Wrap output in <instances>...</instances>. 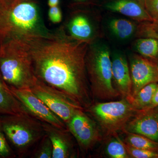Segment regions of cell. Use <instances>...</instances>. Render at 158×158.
<instances>
[{"label":"cell","mask_w":158,"mask_h":158,"mask_svg":"<svg viewBox=\"0 0 158 158\" xmlns=\"http://www.w3.org/2000/svg\"><path fill=\"white\" fill-rule=\"evenodd\" d=\"M38 80L62 91L83 107L90 104L86 56L90 43L75 39L62 26L48 36L21 40Z\"/></svg>","instance_id":"cell-1"},{"label":"cell","mask_w":158,"mask_h":158,"mask_svg":"<svg viewBox=\"0 0 158 158\" xmlns=\"http://www.w3.org/2000/svg\"><path fill=\"white\" fill-rule=\"evenodd\" d=\"M36 0H15L0 4V45L11 40L50 34Z\"/></svg>","instance_id":"cell-2"},{"label":"cell","mask_w":158,"mask_h":158,"mask_svg":"<svg viewBox=\"0 0 158 158\" xmlns=\"http://www.w3.org/2000/svg\"><path fill=\"white\" fill-rule=\"evenodd\" d=\"M0 73L9 87L31 89L38 79L28 51L19 40L0 45Z\"/></svg>","instance_id":"cell-3"},{"label":"cell","mask_w":158,"mask_h":158,"mask_svg":"<svg viewBox=\"0 0 158 158\" xmlns=\"http://www.w3.org/2000/svg\"><path fill=\"white\" fill-rule=\"evenodd\" d=\"M86 67L90 90L94 97L110 100L120 96L113 84L112 60L107 46L90 43L86 54Z\"/></svg>","instance_id":"cell-4"},{"label":"cell","mask_w":158,"mask_h":158,"mask_svg":"<svg viewBox=\"0 0 158 158\" xmlns=\"http://www.w3.org/2000/svg\"><path fill=\"white\" fill-rule=\"evenodd\" d=\"M0 131L19 153L28 149L45 134L42 123L28 113L0 116Z\"/></svg>","instance_id":"cell-5"},{"label":"cell","mask_w":158,"mask_h":158,"mask_svg":"<svg viewBox=\"0 0 158 158\" xmlns=\"http://www.w3.org/2000/svg\"><path fill=\"white\" fill-rule=\"evenodd\" d=\"M90 113L108 135L123 131L128 123L138 112L126 98L98 103L89 109Z\"/></svg>","instance_id":"cell-6"},{"label":"cell","mask_w":158,"mask_h":158,"mask_svg":"<svg viewBox=\"0 0 158 158\" xmlns=\"http://www.w3.org/2000/svg\"><path fill=\"white\" fill-rule=\"evenodd\" d=\"M31 90L55 114L67 123L75 113L83 110L81 105L62 91L38 80Z\"/></svg>","instance_id":"cell-7"},{"label":"cell","mask_w":158,"mask_h":158,"mask_svg":"<svg viewBox=\"0 0 158 158\" xmlns=\"http://www.w3.org/2000/svg\"><path fill=\"white\" fill-rule=\"evenodd\" d=\"M10 88L15 96L31 116L42 123L52 125L61 130H65V123L52 112L40 99L33 93L31 89Z\"/></svg>","instance_id":"cell-8"},{"label":"cell","mask_w":158,"mask_h":158,"mask_svg":"<svg viewBox=\"0 0 158 158\" xmlns=\"http://www.w3.org/2000/svg\"><path fill=\"white\" fill-rule=\"evenodd\" d=\"M71 133L81 148L88 150L100 139L99 132L95 123L79 110L67 123Z\"/></svg>","instance_id":"cell-9"},{"label":"cell","mask_w":158,"mask_h":158,"mask_svg":"<svg viewBox=\"0 0 158 158\" xmlns=\"http://www.w3.org/2000/svg\"><path fill=\"white\" fill-rule=\"evenodd\" d=\"M130 65L132 82L131 96L150 83H158V69L155 61L135 54L131 57Z\"/></svg>","instance_id":"cell-10"},{"label":"cell","mask_w":158,"mask_h":158,"mask_svg":"<svg viewBox=\"0 0 158 158\" xmlns=\"http://www.w3.org/2000/svg\"><path fill=\"white\" fill-rule=\"evenodd\" d=\"M124 131L141 135L158 142V107L138 111Z\"/></svg>","instance_id":"cell-11"},{"label":"cell","mask_w":158,"mask_h":158,"mask_svg":"<svg viewBox=\"0 0 158 158\" xmlns=\"http://www.w3.org/2000/svg\"><path fill=\"white\" fill-rule=\"evenodd\" d=\"M112 71L114 87L124 98L130 97L132 82L128 63L123 55L115 54L112 60Z\"/></svg>","instance_id":"cell-12"},{"label":"cell","mask_w":158,"mask_h":158,"mask_svg":"<svg viewBox=\"0 0 158 158\" xmlns=\"http://www.w3.org/2000/svg\"><path fill=\"white\" fill-rule=\"evenodd\" d=\"M105 8L138 21L151 23L154 20L144 5L137 0H114L106 4Z\"/></svg>","instance_id":"cell-13"},{"label":"cell","mask_w":158,"mask_h":158,"mask_svg":"<svg viewBox=\"0 0 158 158\" xmlns=\"http://www.w3.org/2000/svg\"><path fill=\"white\" fill-rule=\"evenodd\" d=\"M66 33L75 39L90 43L94 37V26L89 17L84 13L73 15L65 26H62Z\"/></svg>","instance_id":"cell-14"},{"label":"cell","mask_w":158,"mask_h":158,"mask_svg":"<svg viewBox=\"0 0 158 158\" xmlns=\"http://www.w3.org/2000/svg\"><path fill=\"white\" fill-rule=\"evenodd\" d=\"M45 135L50 139L53 146L52 158H67L70 156V145L68 138L61 130L45 123H43Z\"/></svg>","instance_id":"cell-15"},{"label":"cell","mask_w":158,"mask_h":158,"mask_svg":"<svg viewBox=\"0 0 158 158\" xmlns=\"http://www.w3.org/2000/svg\"><path fill=\"white\" fill-rule=\"evenodd\" d=\"M22 113H28L0 73V116Z\"/></svg>","instance_id":"cell-16"},{"label":"cell","mask_w":158,"mask_h":158,"mask_svg":"<svg viewBox=\"0 0 158 158\" xmlns=\"http://www.w3.org/2000/svg\"><path fill=\"white\" fill-rule=\"evenodd\" d=\"M158 83H152L144 86L135 95L127 98L128 101L138 111L145 110L150 104Z\"/></svg>","instance_id":"cell-17"},{"label":"cell","mask_w":158,"mask_h":158,"mask_svg":"<svg viewBox=\"0 0 158 158\" xmlns=\"http://www.w3.org/2000/svg\"><path fill=\"white\" fill-rule=\"evenodd\" d=\"M135 50L139 55L157 62L158 61V40L146 37L136 40Z\"/></svg>","instance_id":"cell-18"},{"label":"cell","mask_w":158,"mask_h":158,"mask_svg":"<svg viewBox=\"0 0 158 158\" xmlns=\"http://www.w3.org/2000/svg\"><path fill=\"white\" fill-rule=\"evenodd\" d=\"M109 27L113 34L121 40L131 38L137 29L135 23L123 19L111 20L109 23Z\"/></svg>","instance_id":"cell-19"},{"label":"cell","mask_w":158,"mask_h":158,"mask_svg":"<svg viewBox=\"0 0 158 158\" xmlns=\"http://www.w3.org/2000/svg\"><path fill=\"white\" fill-rule=\"evenodd\" d=\"M126 132L124 142L129 145L139 149L148 150L158 152V142L135 133Z\"/></svg>","instance_id":"cell-20"},{"label":"cell","mask_w":158,"mask_h":158,"mask_svg":"<svg viewBox=\"0 0 158 158\" xmlns=\"http://www.w3.org/2000/svg\"><path fill=\"white\" fill-rule=\"evenodd\" d=\"M106 153L112 158H129L123 141L119 138H116L110 141L106 147Z\"/></svg>","instance_id":"cell-21"},{"label":"cell","mask_w":158,"mask_h":158,"mask_svg":"<svg viewBox=\"0 0 158 158\" xmlns=\"http://www.w3.org/2000/svg\"><path fill=\"white\" fill-rule=\"evenodd\" d=\"M126 149L131 158H158V152L148 150L139 149L133 147L123 141Z\"/></svg>","instance_id":"cell-22"},{"label":"cell","mask_w":158,"mask_h":158,"mask_svg":"<svg viewBox=\"0 0 158 158\" xmlns=\"http://www.w3.org/2000/svg\"><path fill=\"white\" fill-rule=\"evenodd\" d=\"M35 152L34 156L37 158H51L52 157L53 146L50 139L46 135Z\"/></svg>","instance_id":"cell-23"},{"label":"cell","mask_w":158,"mask_h":158,"mask_svg":"<svg viewBox=\"0 0 158 158\" xmlns=\"http://www.w3.org/2000/svg\"><path fill=\"white\" fill-rule=\"evenodd\" d=\"M9 142L0 131V158H10L14 156Z\"/></svg>","instance_id":"cell-24"},{"label":"cell","mask_w":158,"mask_h":158,"mask_svg":"<svg viewBox=\"0 0 158 158\" xmlns=\"http://www.w3.org/2000/svg\"><path fill=\"white\" fill-rule=\"evenodd\" d=\"M48 16L49 19L53 23H59L62 21V10L59 6L51 7L49 9Z\"/></svg>","instance_id":"cell-25"},{"label":"cell","mask_w":158,"mask_h":158,"mask_svg":"<svg viewBox=\"0 0 158 158\" xmlns=\"http://www.w3.org/2000/svg\"><path fill=\"white\" fill-rule=\"evenodd\" d=\"M144 6L153 20L158 17V0H145Z\"/></svg>","instance_id":"cell-26"},{"label":"cell","mask_w":158,"mask_h":158,"mask_svg":"<svg viewBox=\"0 0 158 158\" xmlns=\"http://www.w3.org/2000/svg\"><path fill=\"white\" fill-rule=\"evenodd\" d=\"M141 29V31H140V33H142L144 36H146V37L156 38L158 40V34L150 29L147 25H144Z\"/></svg>","instance_id":"cell-27"},{"label":"cell","mask_w":158,"mask_h":158,"mask_svg":"<svg viewBox=\"0 0 158 158\" xmlns=\"http://www.w3.org/2000/svg\"><path fill=\"white\" fill-rule=\"evenodd\" d=\"M157 107H158V86L156 88L155 91L154 93L153 96L152 100L150 104L144 110H149V109Z\"/></svg>","instance_id":"cell-28"},{"label":"cell","mask_w":158,"mask_h":158,"mask_svg":"<svg viewBox=\"0 0 158 158\" xmlns=\"http://www.w3.org/2000/svg\"><path fill=\"white\" fill-rule=\"evenodd\" d=\"M147 26L152 31L158 34V17L154 20L151 23L148 24Z\"/></svg>","instance_id":"cell-29"},{"label":"cell","mask_w":158,"mask_h":158,"mask_svg":"<svg viewBox=\"0 0 158 158\" xmlns=\"http://www.w3.org/2000/svg\"><path fill=\"white\" fill-rule=\"evenodd\" d=\"M60 0H48V5L49 8L59 6Z\"/></svg>","instance_id":"cell-30"},{"label":"cell","mask_w":158,"mask_h":158,"mask_svg":"<svg viewBox=\"0 0 158 158\" xmlns=\"http://www.w3.org/2000/svg\"><path fill=\"white\" fill-rule=\"evenodd\" d=\"M14 1L15 0H0V4L2 5H8Z\"/></svg>","instance_id":"cell-31"},{"label":"cell","mask_w":158,"mask_h":158,"mask_svg":"<svg viewBox=\"0 0 158 158\" xmlns=\"http://www.w3.org/2000/svg\"><path fill=\"white\" fill-rule=\"evenodd\" d=\"M73 1L77 3H82L85 2L88 0H73Z\"/></svg>","instance_id":"cell-32"},{"label":"cell","mask_w":158,"mask_h":158,"mask_svg":"<svg viewBox=\"0 0 158 158\" xmlns=\"http://www.w3.org/2000/svg\"><path fill=\"white\" fill-rule=\"evenodd\" d=\"M157 65L158 69V61L156 62Z\"/></svg>","instance_id":"cell-33"}]
</instances>
